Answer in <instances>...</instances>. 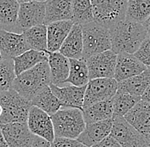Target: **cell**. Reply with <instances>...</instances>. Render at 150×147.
Returning <instances> with one entry per match:
<instances>
[{"label":"cell","instance_id":"obj_1","mask_svg":"<svg viewBox=\"0 0 150 147\" xmlns=\"http://www.w3.org/2000/svg\"><path fill=\"white\" fill-rule=\"evenodd\" d=\"M112 49L117 55L125 52L134 54L148 37L142 24L125 19L109 28Z\"/></svg>","mask_w":150,"mask_h":147},{"label":"cell","instance_id":"obj_2","mask_svg":"<svg viewBox=\"0 0 150 147\" xmlns=\"http://www.w3.org/2000/svg\"><path fill=\"white\" fill-rule=\"evenodd\" d=\"M50 83V70L48 60L16 77L12 89L26 100L31 101L44 88Z\"/></svg>","mask_w":150,"mask_h":147},{"label":"cell","instance_id":"obj_3","mask_svg":"<svg viewBox=\"0 0 150 147\" xmlns=\"http://www.w3.org/2000/svg\"><path fill=\"white\" fill-rule=\"evenodd\" d=\"M56 137L77 139L85 128L82 110L62 107L51 116Z\"/></svg>","mask_w":150,"mask_h":147},{"label":"cell","instance_id":"obj_4","mask_svg":"<svg viewBox=\"0 0 150 147\" xmlns=\"http://www.w3.org/2000/svg\"><path fill=\"white\" fill-rule=\"evenodd\" d=\"M0 106H2L0 124H6L27 122L32 103L20 95L15 89H10L0 93Z\"/></svg>","mask_w":150,"mask_h":147},{"label":"cell","instance_id":"obj_5","mask_svg":"<svg viewBox=\"0 0 150 147\" xmlns=\"http://www.w3.org/2000/svg\"><path fill=\"white\" fill-rule=\"evenodd\" d=\"M83 32V56L87 60L92 55L111 49V37L109 29L104 27L96 21L82 26Z\"/></svg>","mask_w":150,"mask_h":147},{"label":"cell","instance_id":"obj_6","mask_svg":"<svg viewBox=\"0 0 150 147\" xmlns=\"http://www.w3.org/2000/svg\"><path fill=\"white\" fill-rule=\"evenodd\" d=\"M94 20L104 27L109 28L125 19L129 0H91Z\"/></svg>","mask_w":150,"mask_h":147},{"label":"cell","instance_id":"obj_7","mask_svg":"<svg viewBox=\"0 0 150 147\" xmlns=\"http://www.w3.org/2000/svg\"><path fill=\"white\" fill-rule=\"evenodd\" d=\"M118 90V82L113 77L91 79L86 85L83 108L97 102L111 100Z\"/></svg>","mask_w":150,"mask_h":147},{"label":"cell","instance_id":"obj_8","mask_svg":"<svg viewBox=\"0 0 150 147\" xmlns=\"http://www.w3.org/2000/svg\"><path fill=\"white\" fill-rule=\"evenodd\" d=\"M117 62V54L112 49L92 55L87 60L90 80L95 78L113 77Z\"/></svg>","mask_w":150,"mask_h":147},{"label":"cell","instance_id":"obj_9","mask_svg":"<svg viewBox=\"0 0 150 147\" xmlns=\"http://www.w3.org/2000/svg\"><path fill=\"white\" fill-rule=\"evenodd\" d=\"M27 124L33 135L45 139L50 143L56 137L51 116L37 106H31Z\"/></svg>","mask_w":150,"mask_h":147},{"label":"cell","instance_id":"obj_10","mask_svg":"<svg viewBox=\"0 0 150 147\" xmlns=\"http://www.w3.org/2000/svg\"><path fill=\"white\" fill-rule=\"evenodd\" d=\"M112 120L113 124L110 135L122 147H142L146 138L134 129L124 117L113 116Z\"/></svg>","mask_w":150,"mask_h":147},{"label":"cell","instance_id":"obj_11","mask_svg":"<svg viewBox=\"0 0 150 147\" xmlns=\"http://www.w3.org/2000/svg\"><path fill=\"white\" fill-rule=\"evenodd\" d=\"M45 18V3L29 1L20 4L18 27L22 33L24 30L44 24Z\"/></svg>","mask_w":150,"mask_h":147},{"label":"cell","instance_id":"obj_12","mask_svg":"<svg viewBox=\"0 0 150 147\" xmlns=\"http://www.w3.org/2000/svg\"><path fill=\"white\" fill-rule=\"evenodd\" d=\"M30 49L22 33L0 27V51L4 59H12Z\"/></svg>","mask_w":150,"mask_h":147},{"label":"cell","instance_id":"obj_13","mask_svg":"<svg viewBox=\"0 0 150 147\" xmlns=\"http://www.w3.org/2000/svg\"><path fill=\"white\" fill-rule=\"evenodd\" d=\"M0 128L9 147H31L34 135L27 122L0 124Z\"/></svg>","mask_w":150,"mask_h":147},{"label":"cell","instance_id":"obj_14","mask_svg":"<svg viewBox=\"0 0 150 147\" xmlns=\"http://www.w3.org/2000/svg\"><path fill=\"white\" fill-rule=\"evenodd\" d=\"M147 69L148 67L133 54L122 52L117 55L113 78L120 83L131 77L139 75Z\"/></svg>","mask_w":150,"mask_h":147},{"label":"cell","instance_id":"obj_15","mask_svg":"<svg viewBox=\"0 0 150 147\" xmlns=\"http://www.w3.org/2000/svg\"><path fill=\"white\" fill-rule=\"evenodd\" d=\"M124 117L143 137L150 138L149 102L139 101Z\"/></svg>","mask_w":150,"mask_h":147},{"label":"cell","instance_id":"obj_16","mask_svg":"<svg viewBox=\"0 0 150 147\" xmlns=\"http://www.w3.org/2000/svg\"><path fill=\"white\" fill-rule=\"evenodd\" d=\"M50 88L61 102L62 107H72L83 110L86 86L77 87L74 85H67L59 87L50 83Z\"/></svg>","mask_w":150,"mask_h":147},{"label":"cell","instance_id":"obj_17","mask_svg":"<svg viewBox=\"0 0 150 147\" xmlns=\"http://www.w3.org/2000/svg\"><path fill=\"white\" fill-rule=\"evenodd\" d=\"M112 124V118L88 123L85 125L84 131L81 133L77 140L86 146H93L94 145L102 141L103 139L110 135Z\"/></svg>","mask_w":150,"mask_h":147},{"label":"cell","instance_id":"obj_18","mask_svg":"<svg viewBox=\"0 0 150 147\" xmlns=\"http://www.w3.org/2000/svg\"><path fill=\"white\" fill-rule=\"evenodd\" d=\"M48 63L50 70V83L62 87L69 76V59L58 52H48Z\"/></svg>","mask_w":150,"mask_h":147},{"label":"cell","instance_id":"obj_19","mask_svg":"<svg viewBox=\"0 0 150 147\" xmlns=\"http://www.w3.org/2000/svg\"><path fill=\"white\" fill-rule=\"evenodd\" d=\"M73 20H60L47 25L48 52H58L74 26Z\"/></svg>","mask_w":150,"mask_h":147},{"label":"cell","instance_id":"obj_20","mask_svg":"<svg viewBox=\"0 0 150 147\" xmlns=\"http://www.w3.org/2000/svg\"><path fill=\"white\" fill-rule=\"evenodd\" d=\"M73 20L72 0H47L45 2V25L60 20Z\"/></svg>","mask_w":150,"mask_h":147},{"label":"cell","instance_id":"obj_21","mask_svg":"<svg viewBox=\"0 0 150 147\" xmlns=\"http://www.w3.org/2000/svg\"><path fill=\"white\" fill-rule=\"evenodd\" d=\"M83 49L84 45L82 26L74 24L59 52L68 59H82Z\"/></svg>","mask_w":150,"mask_h":147},{"label":"cell","instance_id":"obj_22","mask_svg":"<svg viewBox=\"0 0 150 147\" xmlns=\"http://www.w3.org/2000/svg\"><path fill=\"white\" fill-rule=\"evenodd\" d=\"M20 3L17 0H0V27L21 33L18 27Z\"/></svg>","mask_w":150,"mask_h":147},{"label":"cell","instance_id":"obj_23","mask_svg":"<svg viewBox=\"0 0 150 147\" xmlns=\"http://www.w3.org/2000/svg\"><path fill=\"white\" fill-rule=\"evenodd\" d=\"M150 84V72L147 69L139 75L131 77L118 83V90L120 92L128 93L131 95L140 97L145 92Z\"/></svg>","mask_w":150,"mask_h":147},{"label":"cell","instance_id":"obj_24","mask_svg":"<svg viewBox=\"0 0 150 147\" xmlns=\"http://www.w3.org/2000/svg\"><path fill=\"white\" fill-rule=\"evenodd\" d=\"M85 124L112 118L113 108L112 100L101 101L83 108L82 110Z\"/></svg>","mask_w":150,"mask_h":147},{"label":"cell","instance_id":"obj_25","mask_svg":"<svg viewBox=\"0 0 150 147\" xmlns=\"http://www.w3.org/2000/svg\"><path fill=\"white\" fill-rule=\"evenodd\" d=\"M12 60L14 61L16 75L18 76L23 72L34 67L38 63L48 60V54L30 49L21 55L13 57Z\"/></svg>","mask_w":150,"mask_h":147},{"label":"cell","instance_id":"obj_26","mask_svg":"<svg viewBox=\"0 0 150 147\" xmlns=\"http://www.w3.org/2000/svg\"><path fill=\"white\" fill-rule=\"evenodd\" d=\"M22 34L30 49L48 54L46 25L41 24L28 28L22 32Z\"/></svg>","mask_w":150,"mask_h":147},{"label":"cell","instance_id":"obj_27","mask_svg":"<svg viewBox=\"0 0 150 147\" xmlns=\"http://www.w3.org/2000/svg\"><path fill=\"white\" fill-rule=\"evenodd\" d=\"M32 106H37L45 111L50 116L55 114L62 106L61 102L51 91L50 85L44 88L31 101Z\"/></svg>","mask_w":150,"mask_h":147},{"label":"cell","instance_id":"obj_28","mask_svg":"<svg viewBox=\"0 0 150 147\" xmlns=\"http://www.w3.org/2000/svg\"><path fill=\"white\" fill-rule=\"evenodd\" d=\"M69 76L66 83L77 87L86 86L90 81L89 70L86 60L83 59H69Z\"/></svg>","mask_w":150,"mask_h":147},{"label":"cell","instance_id":"obj_29","mask_svg":"<svg viewBox=\"0 0 150 147\" xmlns=\"http://www.w3.org/2000/svg\"><path fill=\"white\" fill-rule=\"evenodd\" d=\"M73 21L74 24L83 26L95 21L93 7L91 0H72Z\"/></svg>","mask_w":150,"mask_h":147},{"label":"cell","instance_id":"obj_30","mask_svg":"<svg viewBox=\"0 0 150 147\" xmlns=\"http://www.w3.org/2000/svg\"><path fill=\"white\" fill-rule=\"evenodd\" d=\"M150 15V0H129L125 19L142 24Z\"/></svg>","mask_w":150,"mask_h":147},{"label":"cell","instance_id":"obj_31","mask_svg":"<svg viewBox=\"0 0 150 147\" xmlns=\"http://www.w3.org/2000/svg\"><path fill=\"white\" fill-rule=\"evenodd\" d=\"M111 100L113 108V116L125 117L142 99L128 93L117 91Z\"/></svg>","mask_w":150,"mask_h":147},{"label":"cell","instance_id":"obj_32","mask_svg":"<svg viewBox=\"0 0 150 147\" xmlns=\"http://www.w3.org/2000/svg\"><path fill=\"white\" fill-rule=\"evenodd\" d=\"M16 75L12 59H4L0 61V93L12 89Z\"/></svg>","mask_w":150,"mask_h":147},{"label":"cell","instance_id":"obj_33","mask_svg":"<svg viewBox=\"0 0 150 147\" xmlns=\"http://www.w3.org/2000/svg\"><path fill=\"white\" fill-rule=\"evenodd\" d=\"M147 67L150 66V37H146L138 49L133 54Z\"/></svg>","mask_w":150,"mask_h":147},{"label":"cell","instance_id":"obj_34","mask_svg":"<svg viewBox=\"0 0 150 147\" xmlns=\"http://www.w3.org/2000/svg\"><path fill=\"white\" fill-rule=\"evenodd\" d=\"M82 146L83 144L77 139L56 136L51 142V147H81Z\"/></svg>","mask_w":150,"mask_h":147},{"label":"cell","instance_id":"obj_35","mask_svg":"<svg viewBox=\"0 0 150 147\" xmlns=\"http://www.w3.org/2000/svg\"><path fill=\"white\" fill-rule=\"evenodd\" d=\"M91 147H122V146L115 139L109 135Z\"/></svg>","mask_w":150,"mask_h":147},{"label":"cell","instance_id":"obj_36","mask_svg":"<svg viewBox=\"0 0 150 147\" xmlns=\"http://www.w3.org/2000/svg\"><path fill=\"white\" fill-rule=\"evenodd\" d=\"M31 147H51V143L45 139L34 135Z\"/></svg>","mask_w":150,"mask_h":147},{"label":"cell","instance_id":"obj_37","mask_svg":"<svg viewBox=\"0 0 150 147\" xmlns=\"http://www.w3.org/2000/svg\"><path fill=\"white\" fill-rule=\"evenodd\" d=\"M142 100L148 101V102L150 103V84L149 85V87L146 89V90H145V92L143 93V94L142 95Z\"/></svg>","mask_w":150,"mask_h":147},{"label":"cell","instance_id":"obj_38","mask_svg":"<svg viewBox=\"0 0 150 147\" xmlns=\"http://www.w3.org/2000/svg\"><path fill=\"white\" fill-rule=\"evenodd\" d=\"M142 25H143V27H144L146 32H147L148 36L150 37V15L148 17V19L142 23Z\"/></svg>","mask_w":150,"mask_h":147},{"label":"cell","instance_id":"obj_39","mask_svg":"<svg viewBox=\"0 0 150 147\" xmlns=\"http://www.w3.org/2000/svg\"><path fill=\"white\" fill-rule=\"evenodd\" d=\"M0 147H9L5 139H4V136L2 133L1 128H0Z\"/></svg>","mask_w":150,"mask_h":147},{"label":"cell","instance_id":"obj_40","mask_svg":"<svg viewBox=\"0 0 150 147\" xmlns=\"http://www.w3.org/2000/svg\"><path fill=\"white\" fill-rule=\"evenodd\" d=\"M142 147H150V138L145 139Z\"/></svg>","mask_w":150,"mask_h":147},{"label":"cell","instance_id":"obj_41","mask_svg":"<svg viewBox=\"0 0 150 147\" xmlns=\"http://www.w3.org/2000/svg\"><path fill=\"white\" fill-rule=\"evenodd\" d=\"M20 4H22V3H26V2H29V1H32V0H17Z\"/></svg>","mask_w":150,"mask_h":147},{"label":"cell","instance_id":"obj_42","mask_svg":"<svg viewBox=\"0 0 150 147\" xmlns=\"http://www.w3.org/2000/svg\"><path fill=\"white\" fill-rule=\"evenodd\" d=\"M34 1H38V2H45V3L47 0H34Z\"/></svg>","mask_w":150,"mask_h":147},{"label":"cell","instance_id":"obj_43","mask_svg":"<svg viewBox=\"0 0 150 147\" xmlns=\"http://www.w3.org/2000/svg\"><path fill=\"white\" fill-rule=\"evenodd\" d=\"M2 60H4V58H3V56H2V54H1V51H0V61H1Z\"/></svg>","mask_w":150,"mask_h":147},{"label":"cell","instance_id":"obj_44","mask_svg":"<svg viewBox=\"0 0 150 147\" xmlns=\"http://www.w3.org/2000/svg\"><path fill=\"white\" fill-rule=\"evenodd\" d=\"M1 114H2V106H0V116H1Z\"/></svg>","mask_w":150,"mask_h":147},{"label":"cell","instance_id":"obj_45","mask_svg":"<svg viewBox=\"0 0 150 147\" xmlns=\"http://www.w3.org/2000/svg\"><path fill=\"white\" fill-rule=\"evenodd\" d=\"M148 70L150 72V66H148Z\"/></svg>","mask_w":150,"mask_h":147},{"label":"cell","instance_id":"obj_46","mask_svg":"<svg viewBox=\"0 0 150 147\" xmlns=\"http://www.w3.org/2000/svg\"><path fill=\"white\" fill-rule=\"evenodd\" d=\"M81 147H89V146H84V145H83V146H82Z\"/></svg>","mask_w":150,"mask_h":147}]
</instances>
